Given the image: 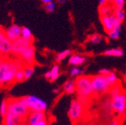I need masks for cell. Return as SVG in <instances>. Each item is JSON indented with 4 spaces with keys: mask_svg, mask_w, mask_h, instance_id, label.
I'll return each mask as SVG.
<instances>
[{
    "mask_svg": "<svg viewBox=\"0 0 126 125\" xmlns=\"http://www.w3.org/2000/svg\"><path fill=\"white\" fill-rule=\"evenodd\" d=\"M4 38H5V30L0 27V43L2 42Z\"/></svg>",
    "mask_w": 126,
    "mask_h": 125,
    "instance_id": "obj_33",
    "label": "cell"
},
{
    "mask_svg": "<svg viewBox=\"0 0 126 125\" xmlns=\"http://www.w3.org/2000/svg\"><path fill=\"white\" fill-rule=\"evenodd\" d=\"M112 110L119 115H123L126 111V94L121 92L119 94L111 98Z\"/></svg>",
    "mask_w": 126,
    "mask_h": 125,
    "instance_id": "obj_6",
    "label": "cell"
},
{
    "mask_svg": "<svg viewBox=\"0 0 126 125\" xmlns=\"http://www.w3.org/2000/svg\"><path fill=\"white\" fill-rule=\"evenodd\" d=\"M103 54L106 56H111V57H122L124 55V51L119 47H116V48H111L105 50L103 52Z\"/></svg>",
    "mask_w": 126,
    "mask_h": 125,
    "instance_id": "obj_16",
    "label": "cell"
},
{
    "mask_svg": "<svg viewBox=\"0 0 126 125\" xmlns=\"http://www.w3.org/2000/svg\"><path fill=\"white\" fill-rule=\"evenodd\" d=\"M41 2L43 3L44 4H48V3L53 2V0H41Z\"/></svg>",
    "mask_w": 126,
    "mask_h": 125,
    "instance_id": "obj_39",
    "label": "cell"
},
{
    "mask_svg": "<svg viewBox=\"0 0 126 125\" xmlns=\"http://www.w3.org/2000/svg\"><path fill=\"white\" fill-rule=\"evenodd\" d=\"M53 92H54V93H59V89H58V88H56V89H53Z\"/></svg>",
    "mask_w": 126,
    "mask_h": 125,
    "instance_id": "obj_42",
    "label": "cell"
},
{
    "mask_svg": "<svg viewBox=\"0 0 126 125\" xmlns=\"http://www.w3.org/2000/svg\"><path fill=\"white\" fill-rule=\"evenodd\" d=\"M105 77H106V80H108V82L110 83V85L111 87L114 86L116 83V81H117V76H116V74L113 72H110V74H106Z\"/></svg>",
    "mask_w": 126,
    "mask_h": 125,
    "instance_id": "obj_21",
    "label": "cell"
},
{
    "mask_svg": "<svg viewBox=\"0 0 126 125\" xmlns=\"http://www.w3.org/2000/svg\"><path fill=\"white\" fill-rule=\"evenodd\" d=\"M18 56L25 62L31 64L34 61V58H35V48L32 45H30L29 47L24 49Z\"/></svg>",
    "mask_w": 126,
    "mask_h": 125,
    "instance_id": "obj_10",
    "label": "cell"
},
{
    "mask_svg": "<svg viewBox=\"0 0 126 125\" xmlns=\"http://www.w3.org/2000/svg\"><path fill=\"white\" fill-rule=\"evenodd\" d=\"M3 60H4V57H3L2 54H0V62H1V61H2Z\"/></svg>",
    "mask_w": 126,
    "mask_h": 125,
    "instance_id": "obj_41",
    "label": "cell"
},
{
    "mask_svg": "<svg viewBox=\"0 0 126 125\" xmlns=\"http://www.w3.org/2000/svg\"><path fill=\"white\" fill-rule=\"evenodd\" d=\"M8 112V102L7 100H3L1 104H0V115L3 117H4L7 115Z\"/></svg>",
    "mask_w": 126,
    "mask_h": 125,
    "instance_id": "obj_24",
    "label": "cell"
},
{
    "mask_svg": "<svg viewBox=\"0 0 126 125\" xmlns=\"http://www.w3.org/2000/svg\"><path fill=\"white\" fill-rule=\"evenodd\" d=\"M109 0H99V6H103L108 4Z\"/></svg>",
    "mask_w": 126,
    "mask_h": 125,
    "instance_id": "obj_35",
    "label": "cell"
},
{
    "mask_svg": "<svg viewBox=\"0 0 126 125\" xmlns=\"http://www.w3.org/2000/svg\"><path fill=\"white\" fill-rule=\"evenodd\" d=\"M103 108H104V109L108 112L112 111V103H111V100H106V101L103 102Z\"/></svg>",
    "mask_w": 126,
    "mask_h": 125,
    "instance_id": "obj_32",
    "label": "cell"
},
{
    "mask_svg": "<svg viewBox=\"0 0 126 125\" xmlns=\"http://www.w3.org/2000/svg\"><path fill=\"white\" fill-rule=\"evenodd\" d=\"M124 3H125V0H115V8L118 9V10H124Z\"/></svg>",
    "mask_w": 126,
    "mask_h": 125,
    "instance_id": "obj_31",
    "label": "cell"
},
{
    "mask_svg": "<svg viewBox=\"0 0 126 125\" xmlns=\"http://www.w3.org/2000/svg\"><path fill=\"white\" fill-rule=\"evenodd\" d=\"M114 15L116 16V18H118V19L120 20V21H124L125 19L126 16L125 13H124V10H118V9H116L114 12Z\"/></svg>",
    "mask_w": 126,
    "mask_h": 125,
    "instance_id": "obj_28",
    "label": "cell"
},
{
    "mask_svg": "<svg viewBox=\"0 0 126 125\" xmlns=\"http://www.w3.org/2000/svg\"><path fill=\"white\" fill-rule=\"evenodd\" d=\"M120 93H121V90H120V88H119V86H117V85H116V84L111 87L110 89V95L111 98L115 97V96L119 94Z\"/></svg>",
    "mask_w": 126,
    "mask_h": 125,
    "instance_id": "obj_27",
    "label": "cell"
},
{
    "mask_svg": "<svg viewBox=\"0 0 126 125\" xmlns=\"http://www.w3.org/2000/svg\"><path fill=\"white\" fill-rule=\"evenodd\" d=\"M121 30H122V27H115L113 28L110 31H109V37L112 39H117L119 38L121 34Z\"/></svg>",
    "mask_w": 126,
    "mask_h": 125,
    "instance_id": "obj_20",
    "label": "cell"
},
{
    "mask_svg": "<svg viewBox=\"0 0 126 125\" xmlns=\"http://www.w3.org/2000/svg\"><path fill=\"white\" fill-rule=\"evenodd\" d=\"M21 38L26 40L28 41H32V33L31 30L27 27H22L21 30Z\"/></svg>",
    "mask_w": 126,
    "mask_h": 125,
    "instance_id": "obj_18",
    "label": "cell"
},
{
    "mask_svg": "<svg viewBox=\"0 0 126 125\" xmlns=\"http://www.w3.org/2000/svg\"><path fill=\"white\" fill-rule=\"evenodd\" d=\"M46 119V113L44 111H34L32 112L28 118V124L35 125L39 121Z\"/></svg>",
    "mask_w": 126,
    "mask_h": 125,
    "instance_id": "obj_12",
    "label": "cell"
},
{
    "mask_svg": "<svg viewBox=\"0 0 126 125\" xmlns=\"http://www.w3.org/2000/svg\"><path fill=\"white\" fill-rule=\"evenodd\" d=\"M17 125H26V124H24V123H18V124H17Z\"/></svg>",
    "mask_w": 126,
    "mask_h": 125,
    "instance_id": "obj_44",
    "label": "cell"
},
{
    "mask_svg": "<svg viewBox=\"0 0 126 125\" xmlns=\"http://www.w3.org/2000/svg\"><path fill=\"white\" fill-rule=\"evenodd\" d=\"M32 45L31 41L26 40V39L19 38V39H16V40L12 41V53L15 55H19V53L23 51L24 49Z\"/></svg>",
    "mask_w": 126,
    "mask_h": 125,
    "instance_id": "obj_8",
    "label": "cell"
},
{
    "mask_svg": "<svg viewBox=\"0 0 126 125\" xmlns=\"http://www.w3.org/2000/svg\"><path fill=\"white\" fill-rule=\"evenodd\" d=\"M45 78L47 79V80H50V79H51V73H50V71H47V72H46Z\"/></svg>",
    "mask_w": 126,
    "mask_h": 125,
    "instance_id": "obj_36",
    "label": "cell"
},
{
    "mask_svg": "<svg viewBox=\"0 0 126 125\" xmlns=\"http://www.w3.org/2000/svg\"><path fill=\"white\" fill-rule=\"evenodd\" d=\"M35 125H47V122L45 120H42V121H39V123H37Z\"/></svg>",
    "mask_w": 126,
    "mask_h": 125,
    "instance_id": "obj_37",
    "label": "cell"
},
{
    "mask_svg": "<svg viewBox=\"0 0 126 125\" xmlns=\"http://www.w3.org/2000/svg\"><path fill=\"white\" fill-rule=\"evenodd\" d=\"M70 54H71V51L69 49L64 50V51L61 52V53H59L57 54V56H56V61H57L58 62H61L63 60H65L66 58H67Z\"/></svg>",
    "mask_w": 126,
    "mask_h": 125,
    "instance_id": "obj_23",
    "label": "cell"
},
{
    "mask_svg": "<svg viewBox=\"0 0 126 125\" xmlns=\"http://www.w3.org/2000/svg\"><path fill=\"white\" fill-rule=\"evenodd\" d=\"M0 54H1V53H0Z\"/></svg>",
    "mask_w": 126,
    "mask_h": 125,
    "instance_id": "obj_45",
    "label": "cell"
},
{
    "mask_svg": "<svg viewBox=\"0 0 126 125\" xmlns=\"http://www.w3.org/2000/svg\"><path fill=\"white\" fill-rule=\"evenodd\" d=\"M45 10L48 13H52L55 11V8H56V4H55L54 2H51V3H48V4H45Z\"/></svg>",
    "mask_w": 126,
    "mask_h": 125,
    "instance_id": "obj_30",
    "label": "cell"
},
{
    "mask_svg": "<svg viewBox=\"0 0 126 125\" xmlns=\"http://www.w3.org/2000/svg\"><path fill=\"white\" fill-rule=\"evenodd\" d=\"M12 41L10 40L8 38H4L3 41L0 43V53L3 56L8 55L9 53H12Z\"/></svg>",
    "mask_w": 126,
    "mask_h": 125,
    "instance_id": "obj_13",
    "label": "cell"
},
{
    "mask_svg": "<svg viewBox=\"0 0 126 125\" xmlns=\"http://www.w3.org/2000/svg\"><path fill=\"white\" fill-rule=\"evenodd\" d=\"M19 62L4 59L0 62V85H9L15 80V74L21 69Z\"/></svg>",
    "mask_w": 126,
    "mask_h": 125,
    "instance_id": "obj_1",
    "label": "cell"
},
{
    "mask_svg": "<svg viewBox=\"0 0 126 125\" xmlns=\"http://www.w3.org/2000/svg\"><path fill=\"white\" fill-rule=\"evenodd\" d=\"M15 80L18 82H21L25 80V76H24V71L23 69H18L15 74Z\"/></svg>",
    "mask_w": 126,
    "mask_h": 125,
    "instance_id": "obj_29",
    "label": "cell"
},
{
    "mask_svg": "<svg viewBox=\"0 0 126 125\" xmlns=\"http://www.w3.org/2000/svg\"><path fill=\"white\" fill-rule=\"evenodd\" d=\"M23 71H24L25 80H28V79H30L32 76V74H34V68H33V66H26V67L23 69Z\"/></svg>",
    "mask_w": 126,
    "mask_h": 125,
    "instance_id": "obj_22",
    "label": "cell"
},
{
    "mask_svg": "<svg viewBox=\"0 0 126 125\" xmlns=\"http://www.w3.org/2000/svg\"><path fill=\"white\" fill-rule=\"evenodd\" d=\"M81 73H82V71H81V69L80 67L74 66L73 68L70 70V76L73 77V78H77V77L81 76Z\"/></svg>",
    "mask_w": 126,
    "mask_h": 125,
    "instance_id": "obj_26",
    "label": "cell"
},
{
    "mask_svg": "<svg viewBox=\"0 0 126 125\" xmlns=\"http://www.w3.org/2000/svg\"><path fill=\"white\" fill-rule=\"evenodd\" d=\"M112 7L109 4H106V5H103V6H100L99 7V13H100L101 17L102 16H110L111 15L112 13Z\"/></svg>",
    "mask_w": 126,
    "mask_h": 125,
    "instance_id": "obj_17",
    "label": "cell"
},
{
    "mask_svg": "<svg viewBox=\"0 0 126 125\" xmlns=\"http://www.w3.org/2000/svg\"><path fill=\"white\" fill-rule=\"evenodd\" d=\"M83 113V105L79 100H73L68 109V117L71 121L76 122L81 117Z\"/></svg>",
    "mask_w": 126,
    "mask_h": 125,
    "instance_id": "obj_7",
    "label": "cell"
},
{
    "mask_svg": "<svg viewBox=\"0 0 126 125\" xmlns=\"http://www.w3.org/2000/svg\"><path fill=\"white\" fill-rule=\"evenodd\" d=\"M102 41V37L100 34H93L89 37V42H91L92 44H95L98 45Z\"/></svg>",
    "mask_w": 126,
    "mask_h": 125,
    "instance_id": "obj_25",
    "label": "cell"
},
{
    "mask_svg": "<svg viewBox=\"0 0 126 125\" xmlns=\"http://www.w3.org/2000/svg\"><path fill=\"white\" fill-rule=\"evenodd\" d=\"M8 102V112L12 115L22 118L28 115V109L26 108L18 99H11Z\"/></svg>",
    "mask_w": 126,
    "mask_h": 125,
    "instance_id": "obj_5",
    "label": "cell"
},
{
    "mask_svg": "<svg viewBox=\"0 0 126 125\" xmlns=\"http://www.w3.org/2000/svg\"><path fill=\"white\" fill-rule=\"evenodd\" d=\"M86 58L84 56H81V54H73L68 59V64L73 66H79L84 64Z\"/></svg>",
    "mask_w": 126,
    "mask_h": 125,
    "instance_id": "obj_14",
    "label": "cell"
},
{
    "mask_svg": "<svg viewBox=\"0 0 126 125\" xmlns=\"http://www.w3.org/2000/svg\"><path fill=\"white\" fill-rule=\"evenodd\" d=\"M21 26H18V25H16V24H13L10 27L5 29V37L12 41L16 40V39L21 38Z\"/></svg>",
    "mask_w": 126,
    "mask_h": 125,
    "instance_id": "obj_9",
    "label": "cell"
},
{
    "mask_svg": "<svg viewBox=\"0 0 126 125\" xmlns=\"http://www.w3.org/2000/svg\"><path fill=\"white\" fill-rule=\"evenodd\" d=\"M75 88L79 96L89 98L93 94L91 79L88 76H79L75 80Z\"/></svg>",
    "mask_w": 126,
    "mask_h": 125,
    "instance_id": "obj_3",
    "label": "cell"
},
{
    "mask_svg": "<svg viewBox=\"0 0 126 125\" xmlns=\"http://www.w3.org/2000/svg\"><path fill=\"white\" fill-rule=\"evenodd\" d=\"M50 73H51V79H50V80L55 81L60 76V66L58 65H54L52 67L51 70H50Z\"/></svg>",
    "mask_w": 126,
    "mask_h": 125,
    "instance_id": "obj_19",
    "label": "cell"
},
{
    "mask_svg": "<svg viewBox=\"0 0 126 125\" xmlns=\"http://www.w3.org/2000/svg\"><path fill=\"white\" fill-rule=\"evenodd\" d=\"M114 13L110 16H102L101 17V23H102V26H103V28H104V30L107 32L110 31L114 28Z\"/></svg>",
    "mask_w": 126,
    "mask_h": 125,
    "instance_id": "obj_11",
    "label": "cell"
},
{
    "mask_svg": "<svg viewBox=\"0 0 126 125\" xmlns=\"http://www.w3.org/2000/svg\"><path fill=\"white\" fill-rule=\"evenodd\" d=\"M110 71L107 68H102L99 71V74H100V75H106V74H110Z\"/></svg>",
    "mask_w": 126,
    "mask_h": 125,
    "instance_id": "obj_34",
    "label": "cell"
},
{
    "mask_svg": "<svg viewBox=\"0 0 126 125\" xmlns=\"http://www.w3.org/2000/svg\"><path fill=\"white\" fill-rule=\"evenodd\" d=\"M110 125H119V123H118V122L116 120H112V121L110 122Z\"/></svg>",
    "mask_w": 126,
    "mask_h": 125,
    "instance_id": "obj_38",
    "label": "cell"
},
{
    "mask_svg": "<svg viewBox=\"0 0 126 125\" xmlns=\"http://www.w3.org/2000/svg\"><path fill=\"white\" fill-rule=\"evenodd\" d=\"M91 86L94 94H104L110 91L111 86L106 80L105 75H94L91 77Z\"/></svg>",
    "mask_w": 126,
    "mask_h": 125,
    "instance_id": "obj_4",
    "label": "cell"
},
{
    "mask_svg": "<svg viewBox=\"0 0 126 125\" xmlns=\"http://www.w3.org/2000/svg\"><path fill=\"white\" fill-rule=\"evenodd\" d=\"M63 90L68 94H74V93L76 91V88H75V80H67V81L64 83V85H63Z\"/></svg>",
    "mask_w": 126,
    "mask_h": 125,
    "instance_id": "obj_15",
    "label": "cell"
},
{
    "mask_svg": "<svg viewBox=\"0 0 126 125\" xmlns=\"http://www.w3.org/2000/svg\"><path fill=\"white\" fill-rule=\"evenodd\" d=\"M19 102L28 109L34 111H44L47 109V104L44 100L37 97L35 95H28L20 98Z\"/></svg>",
    "mask_w": 126,
    "mask_h": 125,
    "instance_id": "obj_2",
    "label": "cell"
},
{
    "mask_svg": "<svg viewBox=\"0 0 126 125\" xmlns=\"http://www.w3.org/2000/svg\"><path fill=\"white\" fill-rule=\"evenodd\" d=\"M66 1H67V0H58V2H59L60 4H64Z\"/></svg>",
    "mask_w": 126,
    "mask_h": 125,
    "instance_id": "obj_40",
    "label": "cell"
},
{
    "mask_svg": "<svg viewBox=\"0 0 126 125\" xmlns=\"http://www.w3.org/2000/svg\"><path fill=\"white\" fill-rule=\"evenodd\" d=\"M114 1L115 0H109V2L110 3H114Z\"/></svg>",
    "mask_w": 126,
    "mask_h": 125,
    "instance_id": "obj_43",
    "label": "cell"
}]
</instances>
